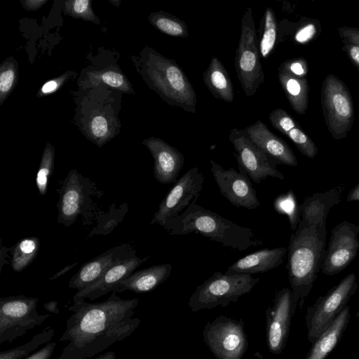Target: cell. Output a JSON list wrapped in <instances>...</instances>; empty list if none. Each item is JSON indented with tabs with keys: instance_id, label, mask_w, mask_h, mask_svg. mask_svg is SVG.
Wrapping results in <instances>:
<instances>
[{
	"instance_id": "d6a6232c",
	"label": "cell",
	"mask_w": 359,
	"mask_h": 359,
	"mask_svg": "<svg viewBox=\"0 0 359 359\" xmlns=\"http://www.w3.org/2000/svg\"><path fill=\"white\" fill-rule=\"evenodd\" d=\"M18 63L13 57L0 65V104L2 105L18 82Z\"/></svg>"
},
{
	"instance_id": "681fc988",
	"label": "cell",
	"mask_w": 359,
	"mask_h": 359,
	"mask_svg": "<svg viewBox=\"0 0 359 359\" xmlns=\"http://www.w3.org/2000/svg\"><path fill=\"white\" fill-rule=\"evenodd\" d=\"M93 359H116V354L114 351H107L99 355Z\"/></svg>"
},
{
	"instance_id": "d4e9b609",
	"label": "cell",
	"mask_w": 359,
	"mask_h": 359,
	"mask_svg": "<svg viewBox=\"0 0 359 359\" xmlns=\"http://www.w3.org/2000/svg\"><path fill=\"white\" fill-rule=\"evenodd\" d=\"M280 84L292 109L304 114L309 106V86L306 77L292 74L281 66L278 69Z\"/></svg>"
},
{
	"instance_id": "c3c4849f",
	"label": "cell",
	"mask_w": 359,
	"mask_h": 359,
	"mask_svg": "<svg viewBox=\"0 0 359 359\" xmlns=\"http://www.w3.org/2000/svg\"><path fill=\"white\" fill-rule=\"evenodd\" d=\"M348 201H359V183L353 188L347 196Z\"/></svg>"
},
{
	"instance_id": "484cf974",
	"label": "cell",
	"mask_w": 359,
	"mask_h": 359,
	"mask_svg": "<svg viewBox=\"0 0 359 359\" xmlns=\"http://www.w3.org/2000/svg\"><path fill=\"white\" fill-rule=\"evenodd\" d=\"M203 80L215 98L229 103L233 101V88L229 72L216 56L212 57L203 73Z\"/></svg>"
},
{
	"instance_id": "4dcf8cb0",
	"label": "cell",
	"mask_w": 359,
	"mask_h": 359,
	"mask_svg": "<svg viewBox=\"0 0 359 359\" xmlns=\"http://www.w3.org/2000/svg\"><path fill=\"white\" fill-rule=\"evenodd\" d=\"M89 85L95 86L105 84L124 93H134L131 84L126 76L114 69H105L88 74Z\"/></svg>"
},
{
	"instance_id": "30bf717a",
	"label": "cell",
	"mask_w": 359,
	"mask_h": 359,
	"mask_svg": "<svg viewBox=\"0 0 359 359\" xmlns=\"http://www.w3.org/2000/svg\"><path fill=\"white\" fill-rule=\"evenodd\" d=\"M203 339L216 359H242L248 346L244 323L225 316L208 321Z\"/></svg>"
},
{
	"instance_id": "9c48e42d",
	"label": "cell",
	"mask_w": 359,
	"mask_h": 359,
	"mask_svg": "<svg viewBox=\"0 0 359 359\" xmlns=\"http://www.w3.org/2000/svg\"><path fill=\"white\" fill-rule=\"evenodd\" d=\"M39 298L25 295L0 299V344L12 343L18 337L41 325L50 313L36 311Z\"/></svg>"
},
{
	"instance_id": "cb8c5ba5",
	"label": "cell",
	"mask_w": 359,
	"mask_h": 359,
	"mask_svg": "<svg viewBox=\"0 0 359 359\" xmlns=\"http://www.w3.org/2000/svg\"><path fill=\"white\" fill-rule=\"evenodd\" d=\"M350 317V308L346 306L312 344L305 359H325L340 341L348 326Z\"/></svg>"
},
{
	"instance_id": "7dc6e473",
	"label": "cell",
	"mask_w": 359,
	"mask_h": 359,
	"mask_svg": "<svg viewBox=\"0 0 359 359\" xmlns=\"http://www.w3.org/2000/svg\"><path fill=\"white\" fill-rule=\"evenodd\" d=\"M78 264H79V262H77L73 263L70 265H68V266L64 267L62 269H61L60 271L57 272L54 276H53L51 278H50L49 280H53L58 278L59 277L62 276V275H64L66 273H67L68 271H69L75 267Z\"/></svg>"
},
{
	"instance_id": "52a82bcc",
	"label": "cell",
	"mask_w": 359,
	"mask_h": 359,
	"mask_svg": "<svg viewBox=\"0 0 359 359\" xmlns=\"http://www.w3.org/2000/svg\"><path fill=\"white\" fill-rule=\"evenodd\" d=\"M321 104L325 124L332 137L347 136L354 122V107L348 88L337 76L330 74L321 88Z\"/></svg>"
},
{
	"instance_id": "ffe728a7",
	"label": "cell",
	"mask_w": 359,
	"mask_h": 359,
	"mask_svg": "<svg viewBox=\"0 0 359 359\" xmlns=\"http://www.w3.org/2000/svg\"><path fill=\"white\" fill-rule=\"evenodd\" d=\"M149 256L140 258L137 256L126 259L109 269L97 281L77 291L73 300L89 299L95 300L112 292V287L120 280L125 279L142 264L147 262Z\"/></svg>"
},
{
	"instance_id": "ba28073f",
	"label": "cell",
	"mask_w": 359,
	"mask_h": 359,
	"mask_svg": "<svg viewBox=\"0 0 359 359\" xmlns=\"http://www.w3.org/2000/svg\"><path fill=\"white\" fill-rule=\"evenodd\" d=\"M358 288L356 277L351 273L325 295L308 307L305 317L307 339L313 344L347 306Z\"/></svg>"
},
{
	"instance_id": "7a4b0ae2",
	"label": "cell",
	"mask_w": 359,
	"mask_h": 359,
	"mask_svg": "<svg viewBox=\"0 0 359 359\" xmlns=\"http://www.w3.org/2000/svg\"><path fill=\"white\" fill-rule=\"evenodd\" d=\"M326 226L300 219L292 233L287 250V269L292 295V311L301 306L318 277L325 255Z\"/></svg>"
},
{
	"instance_id": "5bb4252c",
	"label": "cell",
	"mask_w": 359,
	"mask_h": 359,
	"mask_svg": "<svg viewBox=\"0 0 359 359\" xmlns=\"http://www.w3.org/2000/svg\"><path fill=\"white\" fill-rule=\"evenodd\" d=\"M358 232L359 226L346 221L332 229L321 266L323 273H339L355 259L359 250Z\"/></svg>"
},
{
	"instance_id": "8d00e7d4",
	"label": "cell",
	"mask_w": 359,
	"mask_h": 359,
	"mask_svg": "<svg viewBox=\"0 0 359 359\" xmlns=\"http://www.w3.org/2000/svg\"><path fill=\"white\" fill-rule=\"evenodd\" d=\"M285 135L294 144L303 155L309 158L316 157L318 148L315 142L302 130L299 124L290 129Z\"/></svg>"
},
{
	"instance_id": "6da1fadb",
	"label": "cell",
	"mask_w": 359,
	"mask_h": 359,
	"mask_svg": "<svg viewBox=\"0 0 359 359\" xmlns=\"http://www.w3.org/2000/svg\"><path fill=\"white\" fill-rule=\"evenodd\" d=\"M139 303L138 298L123 299L116 292L98 303L73 300L57 341L67 344L56 359H90L130 337L141 323L133 317Z\"/></svg>"
},
{
	"instance_id": "d590c367",
	"label": "cell",
	"mask_w": 359,
	"mask_h": 359,
	"mask_svg": "<svg viewBox=\"0 0 359 359\" xmlns=\"http://www.w3.org/2000/svg\"><path fill=\"white\" fill-rule=\"evenodd\" d=\"M63 13L74 18L100 24L99 18L94 13L91 1L68 0L63 2Z\"/></svg>"
},
{
	"instance_id": "4316f807",
	"label": "cell",
	"mask_w": 359,
	"mask_h": 359,
	"mask_svg": "<svg viewBox=\"0 0 359 359\" xmlns=\"http://www.w3.org/2000/svg\"><path fill=\"white\" fill-rule=\"evenodd\" d=\"M38 237H27L20 240L11 249V265L15 272L27 268L36 259L40 249Z\"/></svg>"
},
{
	"instance_id": "ac0fdd59",
	"label": "cell",
	"mask_w": 359,
	"mask_h": 359,
	"mask_svg": "<svg viewBox=\"0 0 359 359\" xmlns=\"http://www.w3.org/2000/svg\"><path fill=\"white\" fill-rule=\"evenodd\" d=\"M154 161V177L161 184H175L184 163L183 154L163 140L151 137L142 141Z\"/></svg>"
},
{
	"instance_id": "5b68a950",
	"label": "cell",
	"mask_w": 359,
	"mask_h": 359,
	"mask_svg": "<svg viewBox=\"0 0 359 359\" xmlns=\"http://www.w3.org/2000/svg\"><path fill=\"white\" fill-rule=\"evenodd\" d=\"M259 280L252 275H227L215 272L196 287L189 297L188 306L192 312L219 306L226 307L250 292Z\"/></svg>"
},
{
	"instance_id": "83f0119b",
	"label": "cell",
	"mask_w": 359,
	"mask_h": 359,
	"mask_svg": "<svg viewBox=\"0 0 359 359\" xmlns=\"http://www.w3.org/2000/svg\"><path fill=\"white\" fill-rule=\"evenodd\" d=\"M112 116L106 112L93 114L88 121L85 133L87 137L98 147H102L115 135Z\"/></svg>"
},
{
	"instance_id": "f1b7e54d",
	"label": "cell",
	"mask_w": 359,
	"mask_h": 359,
	"mask_svg": "<svg viewBox=\"0 0 359 359\" xmlns=\"http://www.w3.org/2000/svg\"><path fill=\"white\" fill-rule=\"evenodd\" d=\"M151 25L162 33L173 37L186 38L189 36L188 27L178 17L160 11L150 13L148 17Z\"/></svg>"
},
{
	"instance_id": "e575fe53",
	"label": "cell",
	"mask_w": 359,
	"mask_h": 359,
	"mask_svg": "<svg viewBox=\"0 0 359 359\" xmlns=\"http://www.w3.org/2000/svg\"><path fill=\"white\" fill-rule=\"evenodd\" d=\"M273 207L276 212L287 215L291 229L295 231L300 220V215L293 191L290 190L285 194L278 196L273 202Z\"/></svg>"
},
{
	"instance_id": "f35d334b",
	"label": "cell",
	"mask_w": 359,
	"mask_h": 359,
	"mask_svg": "<svg viewBox=\"0 0 359 359\" xmlns=\"http://www.w3.org/2000/svg\"><path fill=\"white\" fill-rule=\"evenodd\" d=\"M318 28V23L314 22V20L302 24L294 34V40L299 43H306L315 37Z\"/></svg>"
},
{
	"instance_id": "ee69618b",
	"label": "cell",
	"mask_w": 359,
	"mask_h": 359,
	"mask_svg": "<svg viewBox=\"0 0 359 359\" xmlns=\"http://www.w3.org/2000/svg\"><path fill=\"white\" fill-rule=\"evenodd\" d=\"M341 41L344 43L342 50L346 53L351 63L359 70V46L348 41Z\"/></svg>"
},
{
	"instance_id": "277c9868",
	"label": "cell",
	"mask_w": 359,
	"mask_h": 359,
	"mask_svg": "<svg viewBox=\"0 0 359 359\" xmlns=\"http://www.w3.org/2000/svg\"><path fill=\"white\" fill-rule=\"evenodd\" d=\"M137 67L148 86L165 102L196 113V92L176 61L146 46L140 53Z\"/></svg>"
},
{
	"instance_id": "bcb514c9",
	"label": "cell",
	"mask_w": 359,
	"mask_h": 359,
	"mask_svg": "<svg viewBox=\"0 0 359 359\" xmlns=\"http://www.w3.org/2000/svg\"><path fill=\"white\" fill-rule=\"evenodd\" d=\"M58 302L57 301H50L45 303L43 305L44 309L50 313L58 314L60 310L57 307Z\"/></svg>"
},
{
	"instance_id": "f907efd6",
	"label": "cell",
	"mask_w": 359,
	"mask_h": 359,
	"mask_svg": "<svg viewBox=\"0 0 359 359\" xmlns=\"http://www.w3.org/2000/svg\"><path fill=\"white\" fill-rule=\"evenodd\" d=\"M358 308H359V302H358ZM356 316L358 319V321H359V311L356 313Z\"/></svg>"
},
{
	"instance_id": "836d02e7",
	"label": "cell",
	"mask_w": 359,
	"mask_h": 359,
	"mask_svg": "<svg viewBox=\"0 0 359 359\" xmlns=\"http://www.w3.org/2000/svg\"><path fill=\"white\" fill-rule=\"evenodd\" d=\"M55 151L50 143L43 150L39 167L36 175V184L39 194H46L49 177L52 175L55 164Z\"/></svg>"
},
{
	"instance_id": "9a60e30c",
	"label": "cell",
	"mask_w": 359,
	"mask_h": 359,
	"mask_svg": "<svg viewBox=\"0 0 359 359\" xmlns=\"http://www.w3.org/2000/svg\"><path fill=\"white\" fill-rule=\"evenodd\" d=\"M210 170L220 194L231 205L249 210L259 206L257 191L247 175L232 168L225 170L213 160H210Z\"/></svg>"
},
{
	"instance_id": "3957f363",
	"label": "cell",
	"mask_w": 359,
	"mask_h": 359,
	"mask_svg": "<svg viewBox=\"0 0 359 359\" xmlns=\"http://www.w3.org/2000/svg\"><path fill=\"white\" fill-rule=\"evenodd\" d=\"M172 236L198 233L223 246L244 251L263 244L248 227L241 226L193 202L178 217L162 226Z\"/></svg>"
},
{
	"instance_id": "60d3db41",
	"label": "cell",
	"mask_w": 359,
	"mask_h": 359,
	"mask_svg": "<svg viewBox=\"0 0 359 359\" xmlns=\"http://www.w3.org/2000/svg\"><path fill=\"white\" fill-rule=\"evenodd\" d=\"M67 76V72L46 82L39 90L37 96L42 97L55 92L65 83Z\"/></svg>"
},
{
	"instance_id": "7c38bea8",
	"label": "cell",
	"mask_w": 359,
	"mask_h": 359,
	"mask_svg": "<svg viewBox=\"0 0 359 359\" xmlns=\"http://www.w3.org/2000/svg\"><path fill=\"white\" fill-rule=\"evenodd\" d=\"M229 140L235 150L239 172L257 184L269 177L284 179L269 158L251 142L244 129H231Z\"/></svg>"
},
{
	"instance_id": "d6986e66",
	"label": "cell",
	"mask_w": 359,
	"mask_h": 359,
	"mask_svg": "<svg viewBox=\"0 0 359 359\" xmlns=\"http://www.w3.org/2000/svg\"><path fill=\"white\" fill-rule=\"evenodd\" d=\"M247 136L271 161L275 166L284 164L297 166V160L289 145L273 133L260 120L244 129Z\"/></svg>"
},
{
	"instance_id": "603a6c76",
	"label": "cell",
	"mask_w": 359,
	"mask_h": 359,
	"mask_svg": "<svg viewBox=\"0 0 359 359\" xmlns=\"http://www.w3.org/2000/svg\"><path fill=\"white\" fill-rule=\"evenodd\" d=\"M170 264L154 265L134 271L112 287V292L132 291L135 293L150 292L163 283L171 274Z\"/></svg>"
},
{
	"instance_id": "74e56055",
	"label": "cell",
	"mask_w": 359,
	"mask_h": 359,
	"mask_svg": "<svg viewBox=\"0 0 359 359\" xmlns=\"http://www.w3.org/2000/svg\"><path fill=\"white\" fill-rule=\"evenodd\" d=\"M269 120L273 127L284 135L298 125L285 110L280 108L273 110L269 115Z\"/></svg>"
},
{
	"instance_id": "7402d4cb",
	"label": "cell",
	"mask_w": 359,
	"mask_h": 359,
	"mask_svg": "<svg viewBox=\"0 0 359 359\" xmlns=\"http://www.w3.org/2000/svg\"><path fill=\"white\" fill-rule=\"evenodd\" d=\"M344 190L339 185L325 192L316 193L308 197L299 207L302 220L309 224L326 226V219L331 208L338 204Z\"/></svg>"
},
{
	"instance_id": "7bdbcfd3",
	"label": "cell",
	"mask_w": 359,
	"mask_h": 359,
	"mask_svg": "<svg viewBox=\"0 0 359 359\" xmlns=\"http://www.w3.org/2000/svg\"><path fill=\"white\" fill-rule=\"evenodd\" d=\"M56 344V341H50L45 346L23 359H50Z\"/></svg>"
},
{
	"instance_id": "44dd1931",
	"label": "cell",
	"mask_w": 359,
	"mask_h": 359,
	"mask_svg": "<svg viewBox=\"0 0 359 359\" xmlns=\"http://www.w3.org/2000/svg\"><path fill=\"white\" fill-rule=\"evenodd\" d=\"M287 250L283 247L264 248L247 255L227 268V275H252L267 272L280 266Z\"/></svg>"
},
{
	"instance_id": "b9f144b4",
	"label": "cell",
	"mask_w": 359,
	"mask_h": 359,
	"mask_svg": "<svg viewBox=\"0 0 359 359\" xmlns=\"http://www.w3.org/2000/svg\"><path fill=\"white\" fill-rule=\"evenodd\" d=\"M341 41H348L359 46V28L354 27H341L338 28Z\"/></svg>"
},
{
	"instance_id": "1f68e13d",
	"label": "cell",
	"mask_w": 359,
	"mask_h": 359,
	"mask_svg": "<svg viewBox=\"0 0 359 359\" xmlns=\"http://www.w3.org/2000/svg\"><path fill=\"white\" fill-rule=\"evenodd\" d=\"M278 36V22L273 10L268 7L263 16V30L259 41V50L263 58H267L276 46Z\"/></svg>"
},
{
	"instance_id": "e0dca14e",
	"label": "cell",
	"mask_w": 359,
	"mask_h": 359,
	"mask_svg": "<svg viewBox=\"0 0 359 359\" xmlns=\"http://www.w3.org/2000/svg\"><path fill=\"white\" fill-rule=\"evenodd\" d=\"M136 256V250L129 243L114 246L84 263L70 279L69 288L81 290L97 281L109 269L126 259Z\"/></svg>"
},
{
	"instance_id": "8992f818",
	"label": "cell",
	"mask_w": 359,
	"mask_h": 359,
	"mask_svg": "<svg viewBox=\"0 0 359 359\" xmlns=\"http://www.w3.org/2000/svg\"><path fill=\"white\" fill-rule=\"evenodd\" d=\"M259 54L252 11L251 7H248L241 20V35L234 59L238 80L248 97L254 95L264 81Z\"/></svg>"
},
{
	"instance_id": "8fae6325",
	"label": "cell",
	"mask_w": 359,
	"mask_h": 359,
	"mask_svg": "<svg viewBox=\"0 0 359 359\" xmlns=\"http://www.w3.org/2000/svg\"><path fill=\"white\" fill-rule=\"evenodd\" d=\"M205 177L195 166L187 171L173 184L160 203L150 224L161 226L169 219L180 215L193 202H196L203 188Z\"/></svg>"
},
{
	"instance_id": "f6af8a7d",
	"label": "cell",
	"mask_w": 359,
	"mask_h": 359,
	"mask_svg": "<svg viewBox=\"0 0 359 359\" xmlns=\"http://www.w3.org/2000/svg\"><path fill=\"white\" fill-rule=\"evenodd\" d=\"M22 7L29 11H36L48 2V0H20Z\"/></svg>"
},
{
	"instance_id": "2e32d148",
	"label": "cell",
	"mask_w": 359,
	"mask_h": 359,
	"mask_svg": "<svg viewBox=\"0 0 359 359\" xmlns=\"http://www.w3.org/2000/svg\"><path fill=\"white\" fill-rule=\"evenodd\" d=\"M267 311V346L271 353L278 355L285 346L294 315L292 290L287 287L278 290Z\"/></svg>"
},
{
	"instance_id": "f546056e",
	"label": "cell",
	"mask_w": 359,
	"mask_h": 359,
	"mask_svg": "<svg viewBox=\"0 0 359 359\" xmlns=\"http://www.w3.org/2000/svg\"><path fill=\"white\" fill-rule=\"evenodd\" d=\"M54 335L55 330L50 326H47L26 344L1 351L0 359H23L41 345L49 343Z\"/></svg>"
},
{
	"instance_id": "4fadbf2b",
	"label": "cell",
	"mask_w": 359,
	"mask_h": 359,
	"mask_svg": "<svg viewBox=\"0 0 359 359\" xmlns=\"http://www.w3.org/2000/svg\"><path fill=\"white\" fill-rule=\"evenodd\" d=\"M93 190V184L89 179L76 169L70 170L57 189V222L65 227L74 224L90 208Z\"/></svg>"
},
{
	"instance_id": "ab89813d",
	"label": "cell",
	"mask_w": 359,
	"mask_h": 359,
	"mask_svg": "<svg viewBox=\"0 0 359 359\" xmlns=\"http://www.w3.org/2000/svg\"><path fill=\"white\" fill-rule=\"evenodd\" d=\"M280 66L292 74L301 77H306L309 70L308 62L303 57L287 60Z\"/></svg>"
}]
</instances>
